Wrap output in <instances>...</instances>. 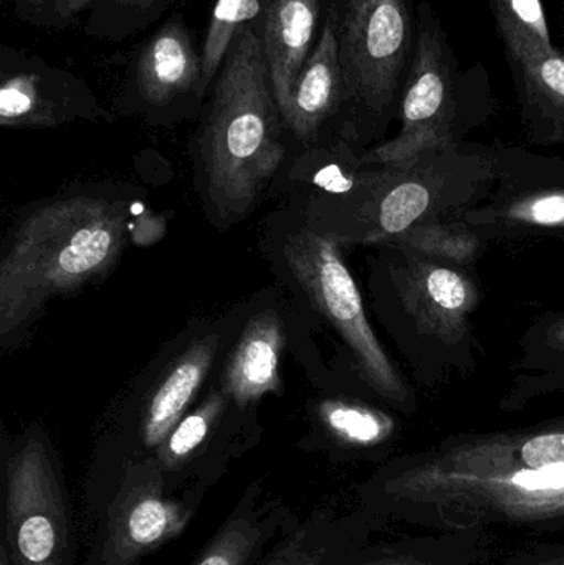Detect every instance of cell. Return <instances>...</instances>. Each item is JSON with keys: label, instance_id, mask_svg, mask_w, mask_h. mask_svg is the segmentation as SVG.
I'll return each instance as SVG.
<instances>
[{"label": "cell", "instance_id": "6da1fadb", "mask_svg": "<svg viewBox=\"0 0 564 565\" xmlns=\"http://www.w3.org/2000/svg\"><path fill=\"white\" fill-rule=\"evenodd\" d=\"M502 145L459 142L397 166H363L334 142L311 156L305 222L341 245H380L424 222L459 217L492 194Z\"/></svg>", "mask_w": 564, "mask_h": 565}, {"label": "cell", "instance_id": "7a4b0ae2", "mask_svg": "<svg viewBox=\"0 0 564 565\" xmlns=\"http://www.w3.org/2000/svg\"><path fill=\"white\" fill-rule=\"evenodd\" d=\"M281 118L262 36L245 23L222 63L198 139V179L209 217L247 218L284 164Z\"/></svg>", "mask_w": 564, "mask_h": 565}, {"label": "cell", "instance_id": "3957f363", "mask_svg": "<svg viewBox=\"0 0 564 565\" xmlns=\"http://www.w3.org/2000/svg\"><path fill=\"white\" fill-rule=\"evenodd\" d=\"M128 209L102 195H63L20 218L0 262V345L13 348L46 302L105 275L125 250Z\"/></svg>", "mask_w": 564, "mask_h": 565}, {"label": "cell", "instance_id": "277c9868", "mask_svg": "<svg viewBox=\"0 0 564 565\" xmlns=\"http://www.w3.org/2000/svg\"><path fill=\"white\" fill-rule=\"evenodd\" d=\"M371 265L374 311L424 391L477 367L473 315L482 288L467 268L440 264L409 248L376 245Z\"/></svg>", "mask_w": 564, "mask_h": 565}, {"label": "cell", "instance_id": "5b68a950", "mask_svg": "<svg viewBox=\"0 0 564 565\" xmlns=\"http://www.w3.org/2000/svg\"><path fill=\"white\" fill-rule=\"evenodd\" d=\"M377 493L393 513L439 530L564 531V463L489 475L416 473L391 465Z\"/></svg>", "mask_w": 564, "mask_h": 565}, {"label": "cell", "instance_id": "8992f818", "mask_svg": "<svg viewBox=\"0 0 564 565\" xmlns=\"http://www.w3.org/2000/svg\"><path fill=\"white\" fill-rule=\"evenodd\" d=\"M416 15V49L397 113L400 131L361 152L363 166L404 164L423 152L459 145L496 113L486 66L462 68L429 0H421Z\"/></svg>", "mask_w": 564, "mask_h": 565}, {"label": "cell", "instance_id": "52a82bcc", "mask_svg": "<svg viewBox=\"0 0 564 565\" xmlns=\"http://www.w3.org/2000/svg\"><path fill=\"white\" fill-rule=\"evenodd\" d=\"M338 53L347 92V135L357 145L377 141L400 113L416 49L411 0H334Z\"/></svg>", "mask_w": 564, "mask_h": 565}, {"label": "cell", "instance_id": "ba28073f", "mask_svg": "<svg viewBox=\"0 0 564 565\" xmlns=\"http://www.w3.org/2000/svg\"><path fill=\"white\" fill-rule=\"evenodd\" d=\"M341 247L305 222L285 235L280 254L294 285L347 345L364 385L394 411L414 415L416 388L401 374L371 328L363 296L344 264Z\"/></svg>", "mask_w": 564, "mask_h": 565}, {"label": "cell", "instance_id": "9c48e42d", "mask_svg": "<svg viewBox=\"0 0 564 565\" xmlns=\"http://www.w3.org/2000/svg\"><path fill=\"white\" fill-rule=\"evenodd\" d=\"M459 218L487 244L564 237V159L502 146L492 194Z\"/></svg>", "mask_w": 564, "mask_h": 565}, {"label": "cell", "instance_id": "30bf717a", "mask_svg": "<svg viewBox=\"0 0 564 565\" xmlns=\"http://www.w3.org/2000/svg\"><path fill=\"white\" fill-rule=\"evenodd\" d=\"M6 475L10 564L68 565V513L45 444L36 437L23 440L10 455Z\"/></svg>", "mask_w": 564, "mask_h": 565}, {"label": "cell", "instance_id": "8fae6325", "mask_svg": "<svg viewBox=\"0 0 564 565\" xmlns=\"http://www.w3.org/2000/svg\"><path fill=\"white\" fill-rule=\"evenodd\" d=\"M191 513L162 493L156 465L126 475L109 516L106 565H132L149 551L171 541L188 526Z\"/></svg>", "mask_w": 564, "mask_h": 565}, {"label": "cell", "instance_id": "7c38bea8", "mask_svg": "<svg viewBox=\"0 0 564 565\" xmlns=\"http://www.w3.org/2000/svg\"><path fill=\"white\" fill-rule=\"evenodd\" d=\"M103 115L89 89L75 76L46 63L3 68L0 125L13 129L56 128L70 119Z\"/></svg>", "mask_w": 564, "mask_h": 565}, {"label": "cell", "instance_id": "4fadbf2b", "mask_svg": "<svg viewBox=\"0 0 564 565\" xmlns=\"http://www.w3.org/2000/svg\"><path fill=\"white\" fill-rule=\"evenodd\" d=\"M340 115H343L348 129L337 23L330 9L313 52L298 73L284 122L301 142H315L327 122Z\"/></svg>", "mask_w": 564, "mask_h": 565}, {"label": "cell", "instance_id": "5bb4252c", "mask_svg": "<svg viewBox=\"0 0 564 565\" xmlns=\"http://www.w3.org/2000/svg\"><path fill=\"white\" fill-rule=\"evenodd\" d=\"M515 82L520 122L535 146L564 142V49L506 52Z\"/></svg>", "mask_w": 564, "mask_h": 565}, {"label": "cell", "instance_id": "9a60e30c", "mask_svg": "<svg viewBox=\"0 0 564 565\" xmlns=\"http://www.w3.org/2000/svg\"><path fill=\"white\" fill-rule=\"evenodd\" d=\"M284 342V321L277 312H255L248 319L222 375V391L237 407H251L278 392Z\"/></svg>", "mask_w": 564, "mask_h": 565}, {"label": "cell", "instance_id": "2e32d148", "mask_svg": "<svg viewBox=\"0 0 564 565\" xmlns=\"http://www.w3.org/2000/svg\"><path fill=\"white\" fill-rule=\"evenodd\" d=\"M219 351V335L195 339L166 369L149 392L141 414V438L148 448H159L204 384Z\"/></svg>", "mask_w": 564, "mask_h": 565}, {"label": "cell", "instance_id": "e0dca14e", "mask_svg": "<svg viewBox=\"0 0 564 565\" xmlns=\"http://www.w3.org/2000/svg\"><path fill=\"white\" fill-rule=\"evenodd\" d=\"M320 0H270L265 13V56L281 118L317 33Z\"/></svg>", "mask_w": 564, "mask_h": 565}, {"label": "cell", "instance_id": "ac0fdd59", "mask_svg": "<svg viewBox=\"0 0 564 565\" xmlns=\"http://www.w3.org/2000/svg\"><path fill=\"white\" fill-rule=\"evenodd\" d=\"M512 371L500 411H522L542 395L564 392V311L545 312L533 321L522 335Z\"/></svg>", "mask_w": 564, "mask_h": 565}, {"label": "cell", "instance_id": "d6986e66", "mask_svg": "<svg viewBox=\"0 0 564 565\" xmlns=\"http://www.w3.org/2000/svg\"><path fill=\"white\" fill-rule=\"evenodd\" d=\"M201 55L181 20H169L146 43L138 58V86L152 106H166L201 83Z\"/></svg>", "mask_w": 564, "mask_h": 565}, {"label": "cell", "instance_id": "ffe728a7", "mask_svg": "<svg viewBox=\"0 0 564 565\" xmlns=\"http://www.w3.org/2000/svg\"><path fill=\"white\" fill-rule=\"evenodd\" d=\"M390 242L409 248L430 260L467 270L482 257L489 245L459 217L439 218L414 225Z\"/></svg>", "mask_w": 564, "mask_h": 565}, {"label": "cell", "instance_id": "44dd1931", "mask_svg": "<svg viewBox=\"0 0 564 565\" xmlns=\"http://www.w3.org/2000/svg\"><path fill=\"white\" fill-rule=\"evenodd\" d=\"M323 427L341 444L350 447H376L393 435L390 415L361 402L328 398L318 405Z\"/></svg>", "mask_w": 564, "mask_h": 565}, {"label": "cell", "instance_id": "7402d4cb", "mask_svg": "<svg viewBox=\"0 0 564 565\" xmlns=\"http://www.w3.org/2000/svg\"><path fill=\"white\" fill-rule=\"evenodd\" d=\"M506 52L555 49L542 0H489Z\"/></svg>", "mask_w": 564, "mask_h": 565}, {"label": "cell", "instance_id": "603a6c76", "mask_svg": "<svg viewBox=\"0 0 564 565\" xmlns=\"http://www.w3.org/2000/svg\"><path fill=\"white\" fill-rule=\"evenodd\" d=\"M260 10V0H217L215 2L201 52L202 73L198 88L199 96L207 92L212 79L221 72L222 63L238 30L245 23H251Z\"/></svg>", "mask_w": 564, "mask_h": 565}, {"label": "cell", "instance_id": "cb8c5ba5", "mask_svg": "<svg viewBox=\"0 0 564 565\" xmlns=\"http://www.w3.org/2000/svg\"><path fill=\"white\" fill-rule=\"evenodd\" d=\"M231 398L222 388H215L191 414L184 415L158 448L159 467L175 470L182 467L207 440L221 420Z\"/></svg>", "mask_w": 564, "mask_h": 565}, {"label": "cell", "instance_id": "d4e9b609", "mask_svg": "<svg viewBox=\"0 0 564 565\" xmlns=\"http://www.w3.org/2000/svg\"><path fill=\"white\" fill-rule=\"evenodd\" d=\"M264 524L254 516H234L214 537L195 565H247L260 546Z\"/></svg>", "mask_w": 564, "mask_h": 565}, {"label": "cell", "instance_id": "484cf974", "mask_svg": "<svg viewBox=\"0 0 564 565\" xmlns=\"http://www.w3.org/2000/svg\"><path fill=\"white\" fill-rule=\"evenodd\" d=\"M323 557V547L311 544L305 534H297L281 544L264 565H321Z\"/></svg>", "mask_w": 564, "mask_h": 565}, {"label": "cell", "instance_id": "4316f807", "mask_svg": "<svg viewBox=\"0 0 564 565\" xmlns=\"http://www.w3.org/2000/svg\"><path fill=\"white\" fill-rule=\"evenodd\" d=\"M92 2L93 0H55V12L62 19H68V17L75 15Z\"/></svg>", "mask_w": 564, "mask_h": 565}, {"label": "cell", "instance_id": "83f0119b", "mask_svg": "<svg viewBox=\"0 0 564 565\" xmlns=\"http://www.w3.org/2000/svg\"><path fill=\"white\" fill-rule=\"evenodd\" d=\"M0 565H12L10 564L9 551H7L6 546L0 550Z\"/></svg>", "mask_w": 564, "mask_h": 565}, {"label": "cell", "instance_id": "f1b7e54d", "mask_svg": "<svg viewBox=\"0 0 564 565\" xmlns=\"http://www.w3.org/2000/svg\"><path fill=\"white\" fill-rule=\"evenodd\" d=\"M26 2H29L30 6H40V3L45 2V0H26Z\"/></svg>", "mask_w": 564, "mask_h": 565}, {"label": "cell", "instance_id": "f546056e", "mask_svg": "<svg viewBox=\"0 0 564 565\" xmlns=\"http://www.w3.org/2000/svg\"><path fill=\"white\" fill-rule=\"evenodd\" d=\"M374 565H411V564H404V563H383V564H374Z\"/></svg>", "mask_w": 564, "mask_h": 565}, {"label": "cell", "instance_id": "4dcf8cb0", "mask_svg": "<svg viewBox=\"0 0 564 565\" xmlns=\"http://www.w3.org/2000/svg\"><path fill=\"white\" fill-rule=\"evenodd\" d=\"M563 35H564V17H563Z\"/></svg>", "mask_w": 564, "mask_h": 565}, {"label": "cell", "instance_id": "1f68e13d", "mask_svg": "<svg viewBox=\"0 0 564 565\" xmlns=\"http://www.w3.org/2000/svg\"><path fill=\"white\" fill-rule=\"evenodd\" d=\"M562 422H563V424H564V418H562Z\"/></svg>", "mask_w": 564, "mask_h": 565}]
</instances>
